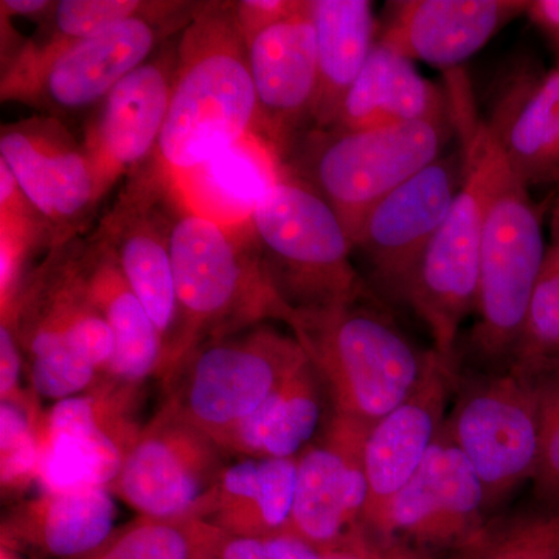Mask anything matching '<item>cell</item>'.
<instances>
[{
	"mask_svg": "<svg viewBox=\"0 0 559 559\" xmlns=\"http://www.w3.org/2000/svg\"><path fill=\"white\" fill-rule=\"evenodd\" d=\"M170 108L153 160L171 178L259 135V98L237 2H200L176 44Z\"/></svg>",
	"mask_w": 559,
	"mask_h": 559,
	"instance_id": "1",
	"label": "cell"
},
{
	"mask_svg": "<svg viewBox=\"0 0 559 559\" xmlns=\"http://www.w3.org/2000/svg\"><path fill=\"white\" fill-rule=\"evenodd\" d=\"M176 182V180H175ZM170 248L180 330L165 388L180 360L202 344L267 320L288 325L293 311L272 285L249 221L227 223L205 215L176 183Z\"/></svg>",
	"mask_w": 559,
	"mask_h": 559,
	"instance_id": "2",
	"label": "cell"
},
{
	"mask_svg": "<svg viewBox=\"0 0 559 559\" xmlns=\"http://www.w3.org/2000/svg\"><path fill=\"white\" fill-rule=\"evenodd\" d=\"M286 326L318 371L331 412L367 428L409 399L432 359L371 300L294 311Z\"/></svg>",
	"mask_w": 559,
	"mask_h": 559,
	"instance_id": "3",
	"label": "cell"
},
{
	"mask_svg": "<svg viewBox=\"0 0 559 559\" xmlns=\"http://www.w3.org/2000/svg\"><path fill=\"white\" fill-rule=\"evenodd\" d=\"M452 108L465 154V179L412 278L406 305L428 329L432 352L455 370L460 331L476 311L485 213L499 146L465 91L454 95Z\"/></svg>",
	"mask_w": 559,
	"mask_h": 559,
	"instance_id": "4",
	"label": "cell"
},
{
	"mask_svg": "<svg viewBox=\"0 0 559 559\" xmlns=\"http://www.w3.org/2000/svg\"><path fill=\"white\" fill-rule=\"evenodd\" d=\"M249 223L272 285L290 311L373 300L336 210L286 167L257 198Z\"/></svg>",
	"mask_w": 559,
	"mask_h": 559,
	"instance_id": "5",
	"label": "cell"
},
{
	"mask_svg": "<svg viewBox=\"0 0 559 559\" xmlns=\"http://www.w3.org/2000/svg\"><path fill=\"white\" fill-rule=\"evenodd\" d=\"M528 190L499 150L485 213L476 322L457 373L510 369L549 246Z\"/></svg>",
	"mask_w": 559,
	"mask_h": 559,
	"instance_id": "6",
	"label": "cell"
},
{
	"mask_svg": "<svg viewBox=\"0 0 559 559\" xmlns=\"http://www.w3.org/2000/svg\"><path fill=\"white\" fill-rule=\"evenodd\" d=\"M197 3L162 2L97 35L60 46L27 44L3 70L2 102H21L57 117L97 108L132 70L150 60L171 33L189 24Z\"/></svg>",
	"mask_w": 559,
	"mask_h": 559,
	"instance_id": "7",
	"label": "cell"
},
{
	"mask_svg": "<svg viewBox=\"0 0 559 559\" xmlns=\"http://www.w3.org/2000/svg\"><path fill=\"white\" fill-rule=\"evenodd\" d=\"M454 131V119L312 130L301 143L296 168L286 170L336 210L355 246L370 210L440 159Z\"/></svg>",
	"mask_w": 559,
	"mask_h": 559,
	"instance_id": "8",
	"label": "cell"
},
{
	"mask_svg": "<svg viewBox=\"0 0 559 559\" xmlns=\"http://www.w3.org/2000/svg\"><path fill=\"white\" fill-rule=\"evenodd\" d=\"M307 360L290 331L260 323L191 349L165 384V401L221 448Z\"/></svg>",
	"mask_w": 559,
	"mask_h": 559,
	"instance_id": "9",
	"label": "cell"
},
{
	"mask_svg": "<svg viewBox=\"0 0 559 559\" xmlns=\"http://www.w3.org/2000/svg\"><path fill=\"white\" fill-rule=\"evenodd\" d=\"M443 432L476 471L492 513L535 476L539 459L536 388L511 369L460 371Z\"/></svg>",
	"mask_w": 559,
	"mask_h": 559,
	"instance_id": "10",
	"label": "cell"
},
{
	"mask_svg": "<svg viewBox=\"0 0 559 559\" xmlns=\"http://www.w3.org/2000/svg\"><path fill=\"white\" fill-rule=\"evenodd\" d=\"M142 388L102 378L44 412L38 428L43 491L112 487L143 428L138 419Z\"/></svg>",
	"mask_w": 559,
	"mask_h": 559,
	"instance_id": "11",
	"label": "cell"
},
{
	"mask_svg": "<svg viewBox=\"0 0 559 559\" xmlns=\"http://www.w3.org/2000/svg\"><path fill=\"white\" fill-rule=\"evenodd\" d=\"M128 178L116 204L95 230L109 242L124 278L159 331L164 345V359L157 377L160 381L170 364L180 330L170 248L176 182L154 160Z\"/></svg>",
	"mask_w": 559,
	"mask_h": 559,
	"instance_id": "12",
	"label": "cell"
},
{
	"mask_svg": "<svg viewBox=\"0 0 559 559\" xmlns=\"http://www.w3.org/2000/svg\"><path fill=\"white\" fill-rule=\"evenodd\" d=\"M489 514L476 471L441 432L417 474L390 503L371 540L430 559L444 551L460 555L487 535Z\"/></svg>",
	"mask_w": 559,
	"mask_h": 559,
	"instance_id": "13",
	"label": "cell"
},
{
	"mask_svg": "<svg viewBox=\"0 0 559 559\" xmlns=\"http://www.w3.org/2000/svg\"><path fill=\"white\" fill-rule=\"evenodd\" d=\"M366 425L331 412L318 439L297 457L296 495L288 533L330 551L367 543L369 502Z\"/></svg>",
	"mask_w": 559,
	"mask_h": 559,
	"instance_id": "14",
	"label": "cell"
},
{
	"mask_svg": "<svg viewBox=\"0 0 559 559\" xmlns=\"http://www.w3.org/2000/svg\"><path fill=\"white\" fill-rule=\"evenodd\" d=\"M229 455L165 401L143 425L110 491L139 516H193Z\"/></svg>",
	"mask_w": 559,
	"mask_h": 559,
	"instance_id": "15",
	"label": "cell"
},
{
	"mask_svg": "<svg viewBox=\"0 0 559 559\" xmlns=\"http://www.w3.org/2000/svg\"><path fill=\"white\" fill-rule=\"evenodd\" d=\"M72 241V240H70ZM70 241L47 250L22 283L9 314L25 366L76 353L108 378L116 340L81 278Z\"/></svg>",
	"mask_w": 559,
	"mask_h": 559,
	"instance_id": "16",
	"label": "cell"
},
{
	"mask_svg": "<svg viewBox=\"0 0 559 559\" xmlns=\"http://www.w3.org/2000/svg\"><path fill=\"white\" fill-rule=\"evenodd\" d=\"M465 179L462 146L430 164L378 202L364 219L355 249L390 300L406 304L412 278Z\"/></svg>",
	"mask_w": 559,
	"mask_h": 559,
	"instance_id": "17",
	"label": "cell"
},
{
	"mask_svg": "<svg viewBox=\"0 0 559 559\" xmlns=\"http://www.w3.org/2000/svg\"><path fill=\"white\" fill-rule=\"evenodd\" d=\"M0 162L49 224L57 246L79 237L103 201L83 142L49 114L3 124Z\"/></svg>",
	"mask_w": 559,
	"mask_h": 559,
	"instance_id": "18",
	"label": "cell"
},
{
	"mask_svg": "<svg viewBox=\"0 0 559 559\" xmlns=\"http://www.w3.org/2000/svg\"><path fill=\"white\" fill-rule=\"evenodd\" d=\"M167 44L103 98L84 131L81 142L103 200L117 180L131 176L156 154L178 64L176 46Z\"/></svg>",
	"mask_w": 559,
	"mask_h": 559,
	"instance_id": "19",
	"label": "cell"
},
{
	"mask_svg": "<svg viewBox=\"0 0 559 559\" xmlns=\"http://www.w3.org/2000/svg\"><path fill=\"white\" fill-rule=\"evenodd\" d=\"M259 98V138L285 159L294 134L310 121L318 91V44L311 0L246 36Z\"/></svg>",
	"mask_w": 559,
	"mask_h": 559,
	"instance_id": "20",
	"label": "cell"
},
{
	"mask_svg": "<svg viewBox=\"0 0 559 559\" xmlns=\"http://www.w3.org/2000/svg\"><path fill=\"white\" fill-rule=\"evenodd\" d=\"M455 371L432 352L425 378L409 399L367 430L364 443L369 502L367 538H374L390 503L417 474L440 433L454 396Z\"/></svg>",
	"mask_w": 559,
	"mask_h": 559,
	"instance_id": "21",
	"label": "cell"
},
{
	"mask_svg": "<svg viewBox=\"0 0 559 559\" xmlns=\"http://www.w3.org/2000/svg\"><path fill=\"white\" fill-rule=\"evenodd\" d=\"M528 0H401L389 3L381 43L412 61L457 68L487 46Z\"/></svg>",
	"mask_w": 559,
	"mask_h": 559,
	"instance_id": "22",
	"label": "cell"
},
{
	"mask_svg": "<svg viewBox=\"0 0 559 559\" xmlns=\"http://www.w3.org/2000/svg\"><path fill=\"white\" fill-rule=\"evenodd\" d=\"M484 121L511 171L528 189L559 186V61L543 73L516 70Z\"/></svg>",
	"mask_w": 559,
	"mask_h": 559,
	"instance_id": "23",
	"label": "cell"
},
{
	"mask_svg": "<svg viewBox=\"0 0 559 559\" xmlns=\"http://www.w3.org/2000/svg\"><path fill=\"white\" fill-rule=\"evenodd\" d=\"M116 496L106 487L43 491L3 516L0 546L38 559H72L116 528Z\"/></svg>",
	"mask_w": 559,
	"mask_h": 559,
	"instance_id": "24",
	"label": "cell"
},
{
	"mask_svg": "<svg viewBox=\"0 0 559 559\" xmlns=\"http://www.w3.org/2000/svg\"><path fill=\"white\" fill-rule=\"evenodd\" d=\"M70 246L87 293L116 340L108 378L134 385L157 380L164 359L159 331L124 278L109 242L94 230L90 237L73 238Z\"/></svg>",
	"mask_w": 559,
	"mask_h": 559,
	"instance_id": "25",
	"label": "cell"
},
{
	"mask_svg": "<svg viewBox=\"0 0 559 559\" xmlns=\"http://www.w3.org/2000/svg\"><path fill=\"white\" fill-rule=\"evenodd\" d=\"M297 459H231L194 510V520L230 536L288 533Z\"/></svg>",
	"mask_w": 559,
	"mask_h": 559,
	"instance_id": "26",
	"label": "cell"
},
{
	"mask_svg": "<svg viewBox=\"0 0 559 559\" xmlns=\"http://www.w3.org/2000/svg\"><path fill=\"white\" fill-rule=\"evenodd\" d=\"M443 119H454L451 95L425 79L414 61L378 39L333 128L359 130Z\"/></svg>",
	"mask_w": 559,
	"mask_h": 559,
	"instance_id": "27",
	"label": "cell"
},
{
	"mask_svg": "<svg viewBox=\"0 0 559 559\" xmlns=\"http://www.w3.org/2000/svg\"><path fill=\"white\" fill-rule=\"evenodd\" d=\"M331 414L310 359L241 423L221 450L229 459H297L318 439Z\"/></svg>",
	"mask_w": 559,
	"mask_h": 559,
	"instance_id": "28",
	"label": "cell"
},
{
	"mask_svg": "<svg viewBox=\"0 0 559 559\" xmlns=\"http://www.w3.org/2000/svg\"><path fill=\"white\" fill-rule=\"evenodd\" d=\"M318 44V91L312 130L336 124L347 97L377 44V20L369 0H311Z\"/></svg>",
	"mask_w": 559,
	"mask_h": 559,
	"instance_id": "29",
	"label": "cell"
},
{
	"mask_svg": "<svg viewBox=\"0 0 559 559\" xmlns=\"http://www.w3.org/2000/svg\"><path fill=\"white\" fill-rule=\"evenodd\" d=\"M510 369L532 384L559 374V210H551L546 261Z\"/></svg>",
	"mask_w": 559,
	"mask_h": 559,
	"instance_id": "30",
	"label": "cell"
},
{
	"mask_svg": "<svg viewBox=\"0 0 559 559\" xmlns=\"http://www.w3.org/2000/svg\"><path fill=\"white\" fill-rule=\"evenodd\" d=\"M57 246L53 231L0 162V316L9 314L39 248Z\"/></svg>",
	"mask_w": 559,
	"mask_h": 559,
	"instance_id": "31",
	"label": "cell"
},
{
	"mask_svg": "<svg viewBox=\"0 0 559 559\" xmlns=\"http://www.w3.org/2000/svg\"><path fill=\"white\" fill-rule=\"evenodd\" d=\"M215 532L194 518L139 516L114 528L100 546L72 559H204Z\"/></svg>",
	"mask_w": 559,
	"mask_h": 559,
	"instance_id": "32",
	"label": "cell"
},
{
	"mask_svg": "<svg viewBox=\"0 0 559 559\" xmlns=\"http://www.w3.org/2000/svg\"><path fill=\"white\" fill-rule=\"evenodd\" d=\"M38 423L31 412L0 401V485L3 498H20L39 484Z\"/></svg>",
	"mask_w": 559,
	"mask_h": 559,
	"instance_id": "33",
	"label": "cell"
},
{
	"mask_svg": "<svg viewBox=\"0 0 559 559\" xmlns=\"http://www.w3.org/2000/svg\"><path fill=\"white\" fill-rule=\"evenodd\" d=\"M457 559H559V509L540 510L502 527H489Z\"/></svg>",
	"mask_w": 559,
	"mask_h": 559,
	"instance_id": "34",
	"label": "cell"
},
{
	"mask_svg": "<svg viewBox=\"0 0 559 559\" xmlns=\"http://www.w3.org/2000/svg\"><path fill=\"white\" fill-rule=\"evenodd\" d=\"M162 2L142 0H60L49 14L50 33L40 46H60L90 38L121 22L148 14L159 9Z\"/></svg>",
	"mask_w": 559,
	"mask_h": 559,
	"instance_id": "35",
	"label": "cell"
},
{
	"mask_svg": "<svg viewBox=\"0 0 559 559\" xmlns=\"http://www.w3.org/2000/svg\"><path fill=\"white\" fill-rule=\"evenodd\" d=\"M539 404V459L533 496L540 510L559 509V374L533 384Z\"/></svg>",
	"mask_w": 559,
	"mask_h": 559,
	"instance_id": "36",
	"label": "cell"
},
{
	"mask_svg": "<svg viewBox=\"0 0 559 559\" xmlns=\"http://www.w3.org/2000/svg\"><path fill=\"white\" fill-rule=\"evenodd\" d=\"M204 559H325V554L290 533L249 538L216 528Z\"/></svg>",
	"mask_w": 559,
	"mask_h": 559,
	"instance_id": "37",
	"label": "cell"
},
{
	"mask_svg": "<svg viewBox=\"0 0 559 559\" xmlns=\"http://www.w3.org/2000/svg\"><path fill=\"white\" fill-rule=\"evenodd\" d=\"M22 371H25L24 353L13 326L0 322V401H9L31 412L39 428L44 411L31 390L22 388Z\"/></svg>",
	"mask_w": 559,
	"mask_h": 559,
	"instance_id": "38",
	"label": "cell"
},
{
	"mask_svg": "<svg viewBox=\"0 0 559 559\" xmlns=\"http://www.w3.org/2000/svg\"><path fill=\"white\" fill-rule=\"evenodd\" d=\"M325 559H430L401 547L378 544L373 540L352 547V549L330 551Z\"/></svg>",
	"mask_w": 559,
	"mask_h": 559,
	"instance_id": "39",
	"label": "cell"
},
{
	"mask_svg": "<svg viewBox=\"0 0 559 559\" xmlns=\"http://www.w3.org/2000/svg\"><path fill=\"white\" fill-rule=\"evenodd\" d=\"M525 14L559 55V0H530Z\"/></svg>",
	"mask_w": 559,
	"mask_h": 559,
	"instance_id": "40",
	"label": "cell"
},
{
	"mask_svg": "<svg viewBox=\"0 0 559 559\" xmlns=\"http://www.w3.org/2000/svg\"><path fill=\"white\" fill-rule=\"evenodd\" d=\"M55 2L49 0H2L0 10L2 16H40L44 13H51Z\"/></svg>",
	"mask_w": 559,
	"mask_h": 559,
	"instance_id": "41",
	"label": "cell"
},
{
	"mask_svg": "<svg viewBox=\"0 0 559 559\" xmlns=\"http://www.w3.org/2000/svg\"><path fill=\"white\" fill-rule=\"evenodd\" d=\"M0 559H20V555L14 554L13 550L0 546Z\"/></svg>",
	"mask_w": 559,
	"mask_h": 559,
	"instance_id": "42",
	"label": "cell"
},
{
	"mask_svg": "<svg viewBox=\"0 0 559 559\" xmlns=\"http://www.w3.org/2000/svg\"><path fill=\"white\" fill-rule=\"evenodd\" d=\"M554 209L559 210V186H558V190H557V197H555Z\"/></svg>",
	"mask_w": 559,
	"mask_h": 559,
	"instance_id": "43",
	"label": "cell"
}]
</instances>
